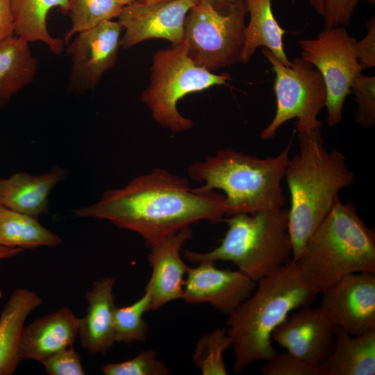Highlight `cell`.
<instances>
[{"label":"cell","mask_w":375,"mask_h":375,"mask_svg":"<svg viewBox=\"0 0 375 375\" xmlns=\"http://www.w3.org/2000/svg\"><path fill=\"white\" fill-rule=\"evenodd\" d=\"M188 267L183 297L188 303H209L228 315L255 290L257 283L240 271L219 269L203 260Z\"/></svg>","instance_id":"14"},{"label":"cell","mask_w":375,"mask_h":375,"mask_svg":"<svg viewBox=\"0 0 375 375\" xmlns=\"http://www.w3.org/2000/svg\"><path fill=\"white\" fill-rule=\"evenodd\" d=\"M294 261L303 282L322 293L348 274L375 273L374 231L338 199Z\"/></svg>","instance_id":"5"},{"label":"cell","mask_w":375,"mask_h":375,"mask_svg":"<svg viewBox=\"0 0 375 375\" xmlns=\"http://www.w3.org/2000/svg\"><path fill=\"white\" fill-rule=\"evenodd\" d=\"M250 19L244 31V44L241 62L247 63L256 49L262 47L268 49L283 65L291 61L286 56L283 35L285 31L276 21L272 8V0H244Z\"/></svg>","instance_id":"22"},{"label":"cell","mask_w":375,"mask_h":375,"mask_svg":"<svg viewBox=\"0 0 375 375\" xmlns=\"http://www.w3.org/2000/svg\"><path fill=\"white\" fill-rule=\"evenodd\" d=\"M262 53L275 74L273 88L276 108L273 119L260 133V138H274L278 128L294 118L297 119V131L322 126L317 116L326 106V90L318 69L301 57L286 66L268 49L262 48Z\"/></svg>","instance_id":"9"},{"label":"cell","mask_w":375,"mask_h":375,"mask_svg":"<svg viewBox=\"0 0 375 375\" xmlns=\"http://www.w3.org/2000/svg\"><path fill=\"white\" fill-rule=\"evenodd\" d=\"M321 128L297 131L299 151L290 158L285 169L293 260L301 255L308 238L339 199V192L355 181L344 154L324 147Z\"/></svg>","instance_id":"2"},{"label":"cell","mask_w":375,"mask_h":375,"mask_svg":"<svg viewBox=\"0 0 375 375\" xmlns=\"http://www.w3.org/2000/svg\"><path fill=\"white\" fill-rule=\"evenodd\" d=\"M74 213L135 232L150 248L199 221L221 222L226 206L224 194L199 191L185 178L155 168L122 188L107 190L97 203Z\"/></svg>","instance_id":"1"},{"label":"cell","mask_w":375,"mask_h":375,"mask_svg":"<svg viewBox=\"0 0 375 375\" xmlns=\"http://www.w3.org/2000/svg\"><path fill=\"white\" fill-rule=\"evenodd\" d=\"M360 0H324V28L348 26Z\"/></svg>","instance_id":"33"},{"label":"cell","mask_w":375,"mask_h":375,"mask_svg":"<svg viewBox=\"0 0 375 375\" xmlns=\"http://www.w3.org/2000/svg\"><path fill=\"white\" fill-rule=\"evenodd\" d=\"M124 6L118 0H69L67 14L72 26L65 34L63 42L67 43L78 33L118 17Z\"/></svg>","instance_id":"26"},{"label":"cell","mask_w":375,"mask_h":375,"mask_svg":"<svg viewBox=\"0 0 375 375\" xmlns=\"http://www.w3.org/2000/svg\"><path fill=\"white\" fill-rule=\"evenodd\" d=\"M42 303V299L27 288L13 290L0 315V375H11L20 360L18 348L24 322Z\"/></svg>","instance_id":"20"},{"label":"cell","mask_w":375,"mask_h":375,"mask_svg":"<svg viewBox=\"0 0 375 375\" xmlns=\"http://www.w3.org/2000/svg\"><path fill=\"white\" fill-rule=\"evenodd\" d=\"M150 298L144 295L131 305L116 307L114 317L115 342L130 344L145 341L148 333V324L143 318L149 311Z\"/></svg>","instance_id":"28"},{"label":"cell","mask_w":375,"mask_h":375,"mask_svg":"<svg viewBox=\"0 0 375 375\" xmlns=\"http://www.w3.org/2000/svg\"><path fill=\"white\" fill-rule=\"evenodd\" d=\"M367 33L360 41H356L354 50L360 63L365 67L375 66V19L372 17L367 23Z\"/></svg>","instance_id":"34"},{"label":"cell","mask_w":375,"mask_h":375,"mask_svg":"<svg viewBox=\"0 0 375 375\" xmlns=\"http://www.w3.org/2000/svg\"><path fill=\"white\" fill-rule=\"evenodd\" d=\"M69 6V0H11L15 35L28 42H43L53 53L60 54L64 42L49 33L47 19L51 9L67 14Z\"/></svg>","instance_id":"24"},{"label":"cell","mask_w":375,"mask_h":375,"mask_svg":"<svg viewBox=\"0 0 375 375\" xmlns=\"http://www.w3.org/2000/svg\"><path fill=\"white\" fill-rule=\"evenodd\" d=\"M50 375H84L81 356L73 345L61 349L41 362Z\"/></svg>","instance_id":"32"},{"label":"cell","mask_w":375,"mask_h":375,"mask_svg":"<svg viewBox=\"0 0 375 375\" xmlns=\"http://www.w3.org/2000/svg\"><path fill=\"white\" fill-rule=\"evenodd\" d=\"M339 326L322 307L301 308L273 332L272 339L287 352L322 365L331 353Z\"/></svg>","instance_id":"13"},{"label":"cell","mask_w":375,"mask_h":375,"mask_svg":"<svg viewBox=\"0 0 375 375\" xmlns=\"http://www.w3.org/2000/svg\"><path fill=\"white\" fill-rule=\"evenodd\" d=\"M257 283L226 322L237 374L253 362L275 356L273 332L292 311L308 306L318 294L301 279L292 259Z\"/></svg>","instance_id":"3"},{"label":"cell","mask_w":375,"mask_h":375,"mask_svg":"<svg viewBox=\"0 0 375 375\" xmlns=\"http://www.w3.org/2000/svg\"><path fill=\"white\" fill-rule=\"evenodd\" d=\"M310 3L318 14L323 16L324 12V0H310Z\"/></svg>","instance_id":"37"},{"label":"cell","mask_w":375,"mask_h":375,"mask_svg":"<svg viewBox=\"0 0 375 375\" xmlns=\"http://www.w3.org/2000/svg\"><path fill=\"white\" fill-rule=\"evenodd\" d=\"M322 294L320 306L350 335H360L375 328L374 273L348 274Z\"/></svg>","instance_id":"15"},{"label":"cell","mask_w":375,"mask_h":375,"mask_svg":"<svg viewBox=\"0 0 375 375\" xmlns=\"http://www.w3.org/2000/svg\"><path fill=\"white\" fill-rule=\"evenodd\" d=\"M69 171L55 166L39 175L17 172L0 178V204L12 210L38 218L49 211V195Z\"/></svg>","instance_id":"19"},{"label":"cell","mask_w":375,"mask_h":375,"mask_svg":"<svg viewBox=\"0 0 375 375\" xmlns=\"http://www.w3.org/2000/svg\"><path fill=\"white\" fill-rule=\"evenodd\" d=\"M230 79L228 73L215 74L196 65L183 40L154 54L150 83L141 99L160 126L174 133L183 132L192 127L193 121L178 112V101L187 94L226 85Z\"/></svg>","instance_id":"7"},{"label":"cell","mask_w":375,"mask_h":375,"mask_svg":"<svg viewBox=\"0 0 375 375\" xmlns=\"http://www.w3.org/2000/svg\"><path fill=\"white\" fill-rule=\"evenodd\" d=\"M366 1H367L371 4H374L375 3V0H366Z\"/></svg>","instance_id":"40"},{"label":"cell","mask_w":375,"mask_h":375,"mask_svg":"<svg viewBox=\"0 0 375 375\" xmlns=\"http://www.w3.org/2000/svg\"><path fill=\"white\" fill-rule=\"evenodd\" d=\"M291 142L278 155L259 158L231 148L219 149L188 168L189 176L203 183L199 191L224 193L226 217L254 214L285 206L281 183L290 159Z\"/></svg>","instance_id":"4"},{"label":"cell","mask_w":375,"mask_h":375,"mask_svg":"<svg viewBox=\"0 0 375 375\" xmlns=\"http://www.w3.org/2000/svg\"><path fill=\"white\" fill-rule=\"evenodd\" d=\"M192 236L190 227H187L149 248L148 261L152 270L144 291L150 298L149 311L182 299L188 266L182 260L181 250Z\"/></svg>","instance_id":"16"},{"label":"cell","mask_w":375,"mask_h":375,"mask_svg":"<svg viewBox=\"0 0 375 375\" xmlns=\"http://www.w3.org/2000/svg\"><path fill=\"white\" fill-rule=\"evenodd\" d=\"M232 347L226 329L217 328L201 337L192 360L203 375H226L224 353Z\"/></svg>","instance_id":"27"},{"label":"cell","mask_w":375,"mask_h":375,"mask_svg":"<svg viewBox=\"0 0 375 375\" xmlns=\"http://www.w3.org/2000/svg\"><path fill=\"white\" fill-rule=\"evenodd\" d=\"M134 0H118V1L123 6H125L132 1H133Z\"/></svg>","instance_id":"38"},{"label":"cell","mask_w":375,"mask_h":375,"mask_svg":"<svg viewBox=\"0 0 375 375\" xmlns=\"http://www.w3.org/2000/svg\"><path fill=\"white\" fill-rule=\"evenodd\" d=\"M262 375H324L322 365L309 363L288 352L276 353L266 360Z\"/></svg>","instance_id":"31"},{"label":"cell","mask_w":375,"mask_h":375,"mask_svg":"<svg viewBox=\"0 0 375 375\" xmlns=\"http://www.w3.org/2000/svg\"><path fill=\"white\" fill-rule=\"evenodd\" d=\"M322 367L324 375H374L375 328L357 335L339 328Z\"/></svg>","instance_id":"21"},{"label":"cell","mask_w":375,"mask_h":375,"mask_svg":"<svg viewBox=\"0 0 375 375\" xmlns=\"http://www.w3.org/2000/svg\"><path fill=\"white\" fill-rule=\"evenodd\" d=\"M29 43L15 34L0 42V106L36 76L38 64Z\"/></svg>","instance_id":"23"},{"label":"cell","mask_w":375,"mask_h":375,"mask_svg":"<svg viewBox=\"0 0 375 375\" xmlns=\"http://www.w3.org/2000/svg\"><path fill=\"white\" fill-rule=\"evenodd\" d=\"M122 30L118 21L106 20L76 34L68 48L72 58L69 92L83 93L98 85L115 64Z\"/></svg>","instance_id":"11"},{"label":"cell","mask_w":375,"mask_h":375,"mask_svg":"<svg viewBox=\"0 0 375 375\" xmlns=\"http://www.w3.org/2000/svg\"><path fill=\"white\" fill-rule=\"evenodd\" d=\"M116 278L106 276L93 283L86 294L85 315L80 318L78 335L90 354L108 351L115 342L114 317L116 306L113 288Z\"/></svg>","instance_id":"18"},{"label":"cell","mask_w":375,"mask_h":375,"mask_svg":"<svg viewBox=\"0 0 375 375\" xmlns=\"http://www.w3.org/2000/svg\"><path fill=\"white\" fill-rule=\"evenodd\" d=\"M351 92L357 105L355 122L363 128H372L375 124V76L360 73L353 82Z\"/></svg>","instance_id":"30"},{"label":"cell","mask_w":375,"mask_h":375,"mask_svg":"<svg viewBox=\"0 0 375 375\" xmlns=\"http://www.w3.org/2000/svg\"><path fill=\"white\" fill-rule=\"evenodd\" d=\"M24 251L19 248L8 247L0 244V260L14 257Z\"/></svg>","instance_id":"36"},{"label":"cell","mask_w":375,"mask_h":375,"mask_svg":"<svg viewBox=\"0 0 375 375\" xmlns=\"http://www.w3.org/2000/svg\"><path fill=\"white\" fill-rule=\"evenodd\" d=\"M15 34L11 0H0V42Z\"/></svg>","instance_id":"35"},{"label":"cell","mask_w":375,"mask_h":375,"mask_svg":"<svg viewBox=\"0 0 375 375\" xmlns=\"http://www.w3.org/2000/svg\"><path fill=\"white\" fill-rule=\"evenodd\" d=\"M105 375H169L172 370L165 363L157 358V351L147 349L132 359L109 362L103 366Z\"/></svg>","instance_id":"29"},{"label":"cell","mask_w":375,"mask_h":375,"mask_svg":"<svg viewBox=\"0 0 375 375\" xmlns=\"http://www.w3.org/2000/svg\"><path fill=\"white\" fill-rule=\"evenodd\" d=\"M247 13L244 0H198L184 23L190 58L210 72L241 62Z\"/></svg>","instance_id":"8"},{"label":"cell","mask_w":375,"mask_h":375,"mask_svg":"<svg viewBox=\"0 0 375 375\" xmlns=\"http://www.w3.org/2000/svg\"><path fill=\"white\" fill-rule=\"evenodd\" d=\"M227 230L220 244L208 252L184 251L191 262L229 261L256 283L290 260L288 209L279 208L254 214L224 217Z\"/></svg>","instance_id":"6"},{"label":"cell","mask_w":375,"mask_h":375,"mask_svg":"<svg viewBox=\"0 0 375 375\" xmlns=\"http://www.w3.org/2000/svg\"><path fill=\"white\" fill-rule=\"evenodd\" d=\"M198 0H134L125 5L118 22L125 30L120 46L129 49L151 38L167 40L176 44L183 40L184 23Z\"/></svg>","instance_id":"12"},{"label":"cell","mask_w":375,"mask_h":375,"mask_svg":"<svg viewBox=\"0 0 375 375\" xmlns=\"http://www.w3.org/2000/svg\"><path fill=\"white\" fill-rule=\"evenodd\" d=\"M142 1H165V0H139Z\"/></svg>","instance_id":"39"},{"label":"cell","mask_w":375,"mask_h":375,"mask_svg":"<svg viewBox=\"0 0 375 375\" xmlns=\"http://www.w3.org/2000/svg\"><path fill=\"white\" fill-rule=\"evenodd\" d=\"M62 239L36 217L12 210L0 204V244L23 250L54 247Z\"/></svg>","instance_id":"25"},{"label":"cell","mask_w":375,"mask_h":375,"mask_svg":"<svg viewBox=\"0 0 375 375\" xmlns=\"http://www.w3.org/2000/svg\"><path fill=\"white\" fill-rule=\"evenodd\" d=\"M356 40L343 26L325 28L315 39L301 40V58L322 76L326 90V123L340 124L345 99L351 92L355 78L366 67L356 58Z\"/></svg>","instance_id":"10"},{"label":"cell","mask_w":375,"mask_h":375,"mask_svg":"<svg viewBox=\"0 0 375 375\" xmlns=\"http://www.w3.org/2000/svg\"><path fill=\"white\" fill-rule=\"evenodd\" d=\"M80 318L68 307L45 315L22 331L18 358L41 362L56 352L73 345L78 333Z\"/></svg>","instance_id":"17"}]
</instances>
